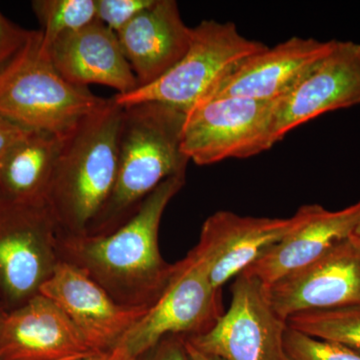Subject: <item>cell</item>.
I'll list each match as a JSON object with an SVG mask.
<instances>
[{"label": "cell", "mask_w": 360, "mask_h": 360, "mask_svg": "<svg viewBox=\"0 0 360 360\" xmlns=\"http://www.w3.org/2000/svg\"><path fill=\"white\" fill-rule=\"evenodd\" d=\"M184 184L186 174L165 180L129 219L106 233L59 232V259L84 271L120 304L148 309L174 272V264L161 255L158 233L163 213Z\"/></svg>", "instance_id": "6da1fadb"}, {"label": "cell", "mask_w": 360, "mask_h": 360, "mask_svg": "<svg viewBox=\"0 0 360 360\" xmlns=\"http://www.w3.org/2000/svg\"><path fill=\"white\" fill-rule=\"evenodd\" d=\"M122 112L111 97L63 137L46 198L60 233L89 234L108 205L117 174Z\"/></svg>", "instance_id": "7a4b0ae2"}, {"label": "cell", "mask_w": 360, "mask_h": 360, "mask_svg": "<svg viewBox=\"0 0 360 360\" xmlns=\"http://www.w3.org/2000/svg\"><path fill=\"white\" fill-rule=\"evenodd\" d=\"M186 116L156 103L123 108L115 188L89 234L113 231L163 181L186 174L191 161L181 150Z\"/></svg>", "instance_id": "3957f363"}, {"label": "cell", "mask_w": 360, "mask_h": 360, "mask_svg": "<svg viewBox=\"0 0 360 360\" xmlns=\"http://www.w3.org/2000/svg\"><path fill=\"white\" fill-rule=\"evenodd\" d=\"M106 101L61 77L42 47L39 30L0 71V115L32 131L63 139Z\"/></svg>", "instance_id": "277c9868"}, {"label": "cell", "mask_w": 360, "mask_h": 360, "mask_svg": "<svg viewBox=\"0 0 360 360\" xmlns=\"http://www.w3.org/2000/svg\"><path fill=\"white\" fill-rule=\"evenodd\" d=\"M266 47L243 37L233 22L202 20L193 27L188 51L172 70L153 84L115 94L113 99L122 108L156 103L186 115L236 66Z\"/></svg>", "instance_id": "5b68a950"}, {"label": "cell", "mask_w": 360, "mask_h": 360, "mask_svg": "<svg viewBox=\"0 0 360 360\" xmlns=\"http://www.w3.org/2000/svg\"><path fill=\"white\" fill-rule=\"evenodd\" d=\"M276 101L225 97L201 101L186 113L181 150L189 161L210 165L259 155L276 143Z\"/></svg>", "instance_id": "8992f818"}, {"label": "cell", "mask_w": 360, "mask_h": 360, "mask_svg": "<svg viewBox=\"0 0 360 360\" xmlns=\"http://www.w3.org/2000/svg\"><path fill=\"white\" fill-rule=\"evenodd\" d=\"M58 233L46 205L0 200V302L6 311L39 295L60 262Z\"/></svg>", "instance_id": "52a82bcc"}, {"label": "cell", "mask_w": 360, "mask_h": 360, "mask_svg": "<svg viewBox=\"0 0 360 360\" xmlns=\"http://www.w3.org/2000/svg\"><path fill=\"white\" fill-rule=\"evenodd\" d=\"M221 290L213 288L193 251L174 264L167 288L116 348L134 360L168 335H200L224 314Z\"/></svg>", "instance_id": "ba28073f"}, {"label": "cell", "mask_w": 360, "mask_h": 360, "mask_svg": "<svg viewBox=\"0 0 360 360\" xmlns=\"http://www.w3.org/2000/svg\"><path fill=\"white\" fill-rule=\"evenodd\" d=\"M231 290L229 309L205 333L186 338V342L224 360H288V321L272 309L266 286L243 272L234 278Z\"/></svg>", "instance_id": "9c48e42d"}, {"label": "cell", "mask_w": 360, "mask_h": 360, "mask_svg": "<svg viewBox=\"0 0 360 360\" xmlns=\"http://www.w3.org/2000/svg\"><path fill=\"white\" fill-rule=\"evenodd\" d=\"M314 205H302L288 219L243 217L231 212L210 215L191 251L200 260L217 290L243 274L269 248L304 224Z\"/></svg>", "instance_id": "30bf717a"}, {"label": "cell", "mask_w": 360, "mask_h": 360, "mask_svg": "<svg viewBox=\"0 0 360 360\" xmlns=\"http://www.w3.org/2000/svg\"><path fill=\"white\" fill-rule=\"evenodd\" d=\"M266 286V285H265ZM281 319L360 304V241L350 236L314 262L266 286Z\"/></svg>", "instance_id": "8fae6325"}, {"label": "cell", "mask_w": 360, "mask_h": 360, "mask_svg": "<svg viewBox=\"0 0 360 360\" xmlns=\"http://www.w3.org/2000/svg\"><path fill=\"white\" fill-rule=\"evenodd\" d=\"M360 104V44L338 41L281 98L276 101L274 134L283 141L291 130L324 113Z\"/></svg>", "instance_id": "7c38bea8"}, {"label": "cell", "mask_w": 360, "mask_h": 360, "mask_svg": "<svg viewBox=\"0 0 360 360\" xmlns=\"http://www.w3.org/2000/svg\"><path fill=\"white\" fill-rule=\"evenodd\" d=\"M39 293L65 312L94 354L115 349L148 310L120 304L84 271L63 262Z\"/></svg>", "instance_id": "4fadbf2b"}, {"label": "cell", "mask_w": 360, "mask_h": 360, "mask_svg": "<svg viewBox=\"0 0 360 360\" xmlns=\"http://www.w3.org/2000/svg\"><path fill=\"white\" fill-rule=\"evenodd\" d=\"M335 41L293 37L272 49L267 46L236 66L205 101L225 97L277 101L328 56Z\"/></svg>", "instance_id": "5bb4252c"}, {"label": "cell", "mask_w": 360, "mask_h": 360, "mask_svg": "<svg viewBox=\"0 0 360 360\" xmlns=\"http://www.w3.org/2000/svg\"><path fill=\"white\" fill-rule=\"evenodd\" d=\"M89 354L94 352L65 312L41 293L2 315L1 359L65 360Z\"/></svg>", "instance_id": "9a60e30c"}, {"label": "cell", "mask_w": 360, "mask_h": 360, "mask_svg": "<svg viewBox=\"0 0 360 360\" xmlns=\"http://www.w3.org/2000/svg\"><path fill=\"white\" fill-rule=\"evenodd\" d=\"M117 34L139 86L153 84L188 51L193 27L180 15L174 0H155Z\"/></svg>", "instance_id": "2e32d148"}, {"label": "cell", "mask_w": 360, "mask_h": 360, "mask_svg": "<svg viewBox=\"0 0 360 360\" xmlns=\"http://www.w3.org/2000/svg\"><path fill=\"white\" fill-rule=\"evenodd\" d=\"M49 53L61 77L77 86L105 85L115 89L116 94L139 87L117 34L98 20L63 35Z\"/></svg>", "instance_id": "e0dca14e"}, {"label": "cell", "mask_w": 360, "mask_h": 360, "mask_svg": "<svg viewBox=\"0 0 360 360\" xmlns=\"http://www.w3.org/2000/svg\"><path fill=\"white\" fill-rule=\"evenodd\" d=\"M359 221L360 201L338 212L314 205L304 224L269 248L243 272L257 277L269 286L311 264L333 246L349 238Z\"/></svg>", "instance_id": "ac0fdd59"}, {"label": "cell", "mask_w": 360, "mask_h": 360, "mask_svg": "<svg viewBox=\"0 0 360 360\" xmlns=\"http://www.w3.org/2000/svg\"><path fill=\"white\" fill-rule=\"evenodd\" d=\"M63 139L32 130L18 141L0 168V200L46 205Z\"/></svg>", "instance_id": "d6986e66"}, {"label": "cell", "mask_w": 360, "mask_h": 360, "mask_svg": "<svg viewBox=\"0 0 360 360\" xmlns=\"http://www.w3.org/2000/svg\"><path fill=\"white\" fill-rule=\"evenodd\" d=\"M290 328L312 338L340 343L360 354V304L292 315Z\"/></svg>", "instance_id": "ffe728a7"}, {"label": "cell", "mask_w": 360, "mask_h": 360, "mask_svg": "<svg viewBox=\"0 0 360 360\" xmlns=\"http://www.w3.org/2000/svg\"><path fill=\"white\" fill-rule=\"evenodd\" d=\"M32 7L41 27L42 47L47 51L63 35L97 20L96 0H34Z\"/></svg>", "instance_id": "44dd1931"}, {"label": "cell", "mask_w": 360, "mask_h": 360, "mask_svg": "<svg viewBox=\"0 0 360 360\" xmlns=\"http://www.w3.org/2000/svg\"><path fill=\"white\" fill-rule=\"evenodd\" d=\"M284 350L288 360H360V354L352 348L312 338L288 326L284 335Z\"/></svg>", "instance_id": "7402d4cb"}, {"label": "cell", "mask_w": 360, "mask_h": 360, "mask_svg": "<svg viewBox=\"0 0 360 360\" xmlns=\"http://www.w3.org/2000/svg\"><path fill=\"white\" fill-rule=\"evenodd\" d=\"M155 0H96V20L118 33Z\"/></svg>", "instance_id": "603a6c76"}, {"label": "cell", "mask_w": 360, "mask_h": 360, "mask_svg": "<svg viewBox=\"0 0 360 360\" xmlns=\"http://www.w3.org/2000/svg\"><path fill=\"white\" fill-rule=\"evenodd\" d=\"M33 30H25L0 11V71L4 70L27 44Z\"/></svg>", "instance_id": "cb8c5ba5"}, {"label": "cell", "mask_w": 360, "mask_h": 360, "mask_svg": "<svg viewBox=\"0 0 360 360\" xmlns=\"http://www.w3.org/2000/svg\"><path fill=\"white\" fill-rule=\"evenodd\" d=\"M134 360H191L186 336L168 335Z\"/></svg>", "instance_id": "d4e9b609"}, {"label": "cell", "mask_w": 360, "mask_h": 360, "mask_svg": "<svg viewBox=\"0 0 360 360\" xmlns=\"http://www.w3.org/2000/svg\"><path fill=\"white\" fill-rule=\"evenodd\" d=\"M30 131L0 115V168L14 146Z\"/></svg>", "instance_id": "484cf974"}, {"label": "cell", "mask_w": 360, "mask_h": 360, "mask_svg": "<svg viewBox=\"0 0 360 360\" xmlns=\"http://www.w3.org/2000/svg\"><path fill=\"white\" fill-rule=\"evenodd\" d=\"M82 360H132L130 359L122 350L120 348L111 350L110 352L105 354H96L90 355V356L85 357Z\"/></svg>", "instance_id": "4316f807"}, {"label": "cell", "mask_w": 360, "mask_h": 360, "mask_svg": "<svg viewBox=\"0 0 360 360\" xmlns=\"http://www.w3.org/2000/svg\"><path fill=\"white\" fill-rule=\"evenodd\" d=\"M186 347L191 360H224L219 359V357L213 356V355L203 354V352H200V350L195 349V348L191 347V345H189L187 342Z\"/></svg>", "instance_id": "83f0119b"}, {"label": "cell", "mask_w": 360, "mask_h": 360, "mask_svg": "<svg viewBox=\"0 0 360 360\" xmlns=\"http://www.w3.org/2000/svg\"><path fill=\"white\" fill-rule=\"evenodd\" d=\"M352 236L354 239H356V240L360 241V221L359 222V224L356 225V227H355L354 233H352Z\"/></svg>", "instance_id": "f1b7e54d"}, {"label": "cell", "mask_w": 360, "mask_h": 360, "mask_svg": "<svg viewBox=\"0 0 360 360\" xmlns=\"http://www.w3.org/2000/svg\"><path fill=\"white\" fill-rule=\"evenodd\" d=\"M90 355H92V354L84 355V356L72 357V359H65V360H82V359H85V357L90 356ZM0 360H6V359H1V357H0Z\"/></svg>", "instance_id": "f546056e"}, {"label": "cell", "mask_w": 360, "mask_h": 360, "mask_svg": "<svg viewBox=\"0 0 360 360\" xmlns=\"http://www.w3.org/2000/svg\"><path fill=\"white\" fill-rule=\"evenodd\" d=\"M4 311H6V309H4V305H2L1 302H0V321H1L2 315H4Z\"/></svg>", "instance_id": "4dcf8cb0"}]
</instances>
